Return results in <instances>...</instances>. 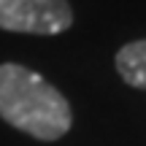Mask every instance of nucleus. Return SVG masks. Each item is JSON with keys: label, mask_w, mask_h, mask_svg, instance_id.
Here are the masks:
<instances>
[{"label": "nucleus", "mask_w": 146, "mask_h": 146, "mask_svg": "<svg viewBox=\"0 0 146 146\" xmlns=\"http://www.w3.org/2000/svg\"><path fill=\"white\" fill-rule=\"evenodd\" d=\"M0 116L38 141H57L70 130L68 100L43 76L16 62L0 65Z\"/></svg>", "instance_id": "obj_1"}, {"label": "nucleus", "mask_w": 146, "mask_h": 146, "mask_svg": "<svg viewBox=\"0 0 146 146\" xmlns=\"http://www.w3.org/2000/svg\"><path fill=\"white\" fill-rule=\"evenodd\" d=\"M116 70L125 84L146 89V41L127 43L116 52Z\"/></svg>", "instance_id": "obj_3"}, {"label": "nucleus", "mask_w": 146, "mask_h": 146, "mask_svg": "<svg viewBox=\"0 0 146 146\" xmlns=\"http://www.w3.org/2000/svg\"><path fill=\"white\" fill-rule=\"evenodd\" d=\"M73 25L68 0H0V30L57 35Z\"/></svg>", "instance_id": "obj_2"}]
</instances>
